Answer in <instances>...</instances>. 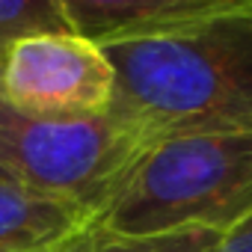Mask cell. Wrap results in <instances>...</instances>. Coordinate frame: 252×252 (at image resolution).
I'll use <instances>...</instances> for the list:
<instances>
[{
    "mask_svg": "<svg viewBox=\"0 0 252 252\" xmlns=\"http://www.w3.org/2000/svg\"><path fill=\"white\" fill-rule=\"evenodd\" d=\"M0 181H12V178L6 175V169H3V166H0Z\"/></svg>",
    "mask_w": 252,
    "mask_h": 252,
    "instance_id": "obj_10",
    "label": "cell"
},
{
    "mask_svg": "<svg viewBox=\"0 0 252 252\" xmlns=\"http://www.w3.org/2000/svg\"><path fill=\"white\" fill-rule=\"evenodd\" d=\"M214 252H252V214L243 222H237L234 228H228L220 237Z\"/></svg>",
    "mask_w": 252,
    "mask_h": 252,
    "instance_id": "obj_9",
    "label": "cell"
},
{
    "mask_svg": "<svg viewBox=\"0 0 252 252\" xmlns=\"http://www.w3.org/2000/svg\"><path fill=\"white\" fill-rule=\"evenodd\" d=\"M113 113L155 143L181 134H252V0L187 30L104 45Z\"/></svg>",
    "mask_w": 252,
    "mask_h": 252,
    "instance_id": "obj_1",
    "label": "cell"
},
{
    "mask_svg": "<svg viewBox=\"0 0 252 252\" xmlns=\"http://www.w3.org/2000/svg\"><path fill=\"white\" fill-rule=\"evenodd\" d=\"M220 237H222L220 231L208 228H181L169 234L134 237V234H119L101 222H92L54 252H214Z\"/></svg>",
    "mask_w": 252,
    "mask_h": 252,
    "instance_id": "obj_7",
    "label": "cell"
},
{
    "mask_svg": "<svg viewBox=\"0 0 252 252\" xmlns=\"http://www.w3.org/2000/svg\"><path fill=\"white\" fill-rule=\"evenodd\" d=\"M92 222L95 214L74 202L0 181V252H54Z\"/></svg>",
    "mask_w": 252,
    "mask_h": 252,
    "instance_id": "obj_6",
    "label": "cell"
},
{
    "mask_svg": "<svg viewBox=\"0 0 252 252\" xmlns=\"http://www.w3.org/2000/svg\"><path fill=\"white\" fill-rule=\"evenodd\" d=\"M60 30H71L60 0H0V48Z\"/></svg>",
    "mask_w": 252,
    "mask_h": 252,
    "instance_id": "obj_8",
    "label": "cell"
},
{
    "mask_svg": "<svg viewBox=\"0 0 252 252\" xmlns=\"http://www.w3.org/2000/svg\"><path fill=\"white\" fill-rule=\"evenodd\" d=\"M252 214V134H181L146 146L101 225L119 234L208 228L225 234Z\"/></svg>",
    "mask_w": 252,
    "mask_h": 252,
    "instance_id": "obj_2",
    "label": "cell"
},
{
    "mask_svg": "<svg viewBox=\"0 0 252 252\" xmlns=\"http://www.w3.org/2000/svg\"><path fill=\"white\" fill-rule=\"evenodd\" d=\"M71 33L98 48L187 30L225 12L234 0H60Z\"/></svg>",
    "mask_w": 252,
    "mask_h": 252,
    "instance_id": "obj_5",
    "label": "cell"
},
{
    "mask_svg": "<svg viewBox=\"0 0 252 252\" xmlns=\"http://www.w3.org/2000/svg\"><path fill=\"white\" fill-rule=\"evenodd\" d=\"M152 140L107 110L98 116H27L0 104V166L30 190L107 211Z\"/></svg>",
    "mask_w": 252,
    "mask_h": 252,
    "instance_id": "obj_3",
    "label": "cell"
},
{
    "mask_svg": "<svg viewBox=\"0 0 252 252\" xmlns=\"http://www.w3.org/2000/svg\"><path fill=\"white\" fill-rule=\"evenodd\" d=\"M116 71L95 42L60 30L0 48V104L27 116H98L113 107Z\"/></svg>",
    "mask_w": 252,
    "mask_h": 252,
    "instance_id": "obj_4",
    "label": "cell"
}]
</instances>
